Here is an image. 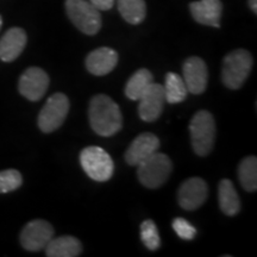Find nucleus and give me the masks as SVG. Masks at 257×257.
Returning <instances> with one entry per match:
<instances>
[{
  "mask_svg": "<svg viewBox=\"0 0 257 257\" xmlns=\"http://www.w3.org/2000/svg\"><path fill=\"white\" fill-rule=\"evenodd\" d=\"M88 118L93 131L101 137L113 136L123 126L119 106L105 94H98L91 99Z\"/></svg>",
  "mask_w": 257,
  "mask_h": 257,
  "instance_id": "nucleus-1",
  "label": "nucleus"
},
{
  "mask_svg": "<svg viewBox=\"0 0 257 257\" xmlns=\"http://www.w3.org/2000/svg\"><path fill=\"white\" fill-rule=\"evenodd\" d=\"M252 56L248 50L236 49L227 54L223 60L221 79L230 89H238L249 76L252 68Z\"/></svg>",
  "mask_w": 257,
  "mask_h": 257,
  "instance_id": "nucleus-2",
  "label": "nucleus"
},
{
  "mask_svg": "<svg viewBox=\"0 0 257 257\" xmlns=\"http://www.w3.org/2000/svg\"><path fill=\"white\" fill-rule=\"evenodd\" d=\"M193 150L199 156L211 153L216 137V123L211 112L201 110L193 115L189 124Z\"/></svg>",
  "mask_w": 257,
  "mask_h": 257,
  "instance_id": "nucleus-3",
  "label": "nucleus"
},
{
  "mask_svg": "<svg viewBox=\"0 0 257 257\" xmlns=\"http://www.w3.org/2000/svg\"><path fill=\"white\" fill-rule=\"evenodd\" d=\"M138 180L144 187L159 188L169 179L173 170V163L165 154L154 153L137 166Z\"/></svg>",
  "mask_w": 257,
  "mask_h": 257,
  "instance_id": "nucleus-4",
  "label": "nucleus"
},
{
  "mask_svg": "<svg viewBox=\"0 0 257 257\" xmlns=\"http://www.w3.org/2000/svg\"><path fill=\"white\" fill-rule=\"evenodd\" d=\"M66 12L70 22L82 34L93 36L101 29L100 11L86 0H66Z\"/></svg>",
  "mask_w": 257,
  "mask_h": 257,
  "instance_id": "nucleus-5",
  "label": "nucleus"
},
{
  "mask_svg": "<svg viewBox=\"0 0 257 257\" xmlns=\"http://www.w3.org/2000/svg\"><path fill=\"white\" fill-rule=\"evenodd\" d=\"M80 163L86 174L94 181L105 182L113 174V161L100 147L85 148L80 154Z\"/></svg>",
  "mask_w": 257,
  "mask_h": 257,
  "instance_id": "nucleus-6",
  "label": "nucleus"
},
{
  "mask_svg": "<svg viewBox=\"0 0 257 257\" xmlns=\"http://www.w3.org/2000/svg\"><path fill=\"white\" fill-rule=\"evenodd\" d=\"M69 112V100L63 93H55L48 99L38 114V127L46 134L59 128Z\"/></svg>",
  "mask_w": 257,
  "mask_h": 257,
  "instance_id": "nucleus-7",
  "label": "nucleus"
},
{
  "mask_svg": "<svg viewBox=\"0 0 257 257\" xmlns=\"http://www.w3.org/2000/svg\"><path fill=\"white\" fill-rule=\"evenodd\" d=\"M54 229L46 220L36 219L28 223L22 230L21 243L28 251H40L53 239Z\"/></svg>",
  "mask_w": 257,
  "mask_h": 257,
  "instance_id": "nucleus-8",
  "label": "nucleus"
},
{
  "mask_svg": "<svg viewBox=\"0 0 257 257\" xmlns=\"http://www.w3.org/2000/svg\"><path fill=\"white\" fill-rule=\"evenodd\" d=\"M49 87V76L43 69L37 67L28 68L19 79L18 89L28 100L37 101L46 94Z\"/></svg>",
  "mask_w": 257,
  "mask_h": 257,
  "instance_id": "nucleus-9",
  "label": "nucleus"
},
{
  "mask_svg": "<svg viewBox=\"0 0 257 257\" xmlns=\"http://www.w3.org/2000/svg\"><path fill=\"white\" fill-rule=\"evenodd\" d=\"M207 184L201 178H191L182 182L178 192L179 205L186 211L197 210L206 201Z\"/></svg>",
  "mask_w": 257,
  "mask_h": 257,
  "instance_id": "nucleus-10",
  "label": "nucleus"
},
{
  "mask_svg": "<svg viewBox=\"0 0 257 257\" xmlns=\"http://www.w3.org/2000/svg\"><path fill=\"white\" fill-rule=\"evenodd\" d=\"M165 102V87L160 83L153 82L140 98L138 114L141 119L144 121H155L162 113Z\"/></svg>",
  "mask_w": 257,
  "mask_h": 257,
  "instance_id": "nucleus-11",
  "label": "nucleus"
},
{
  "mask_svg": "<svg viewBox=\"0 0 257 257\" xmlns=\"http://www.w3.org/2000/svg\"><path fill=\"white\" fill-rule=\"evenodd\" d=\"M184 81L187 91L192 94H201L207 87V66L200 57L193 56L185 61L182 66Z\"/></svg>",
  "mask_w": 257,
  "mask_h": 257,
  "instance_id": "nucleus-12",
  "label": "nucleus"
},
{
  "mask_svg": "<svg viewBox=\"0 0 257 257\" xmlns=\"http://www.w3.org/2000/svg\"><path fill=\"white\" fill-rule=\"evenodd\" d=\"M160 148V140L154 134L144 133L137 136L125 153V161L130 166H138Z\"/></svg>",
  "mask_w": 257,
  "mask_h": 257,
  "instance_id": "nucleus-13",
  "label": "nucleus"
},
{
  "mask_svg": "<svg viewBox=\"0 0 257 257\" xmlns=\"http://www.w3.org/2000/svg\"><path fill=\"white\" fill-rule=\"evenodd\" d=\"M192 17L199 24L219 28L223 14V4L220 0H199L189 4Z\"/></svg>",
  "mask_w": 257,
  "mask_h": 257,
  "instance_id": "nucleus-14",
  "label": "nucleus"
},
{
  "mask_svg": "<svg viewBox=\"0 0 257 257\" xmlns=\"http://www.w3.org/2000/svg\"><path fill=\"white\" fill-rule=\"evenodd\" d=\"M118 63L117 51L101 47L91 51L86 57V68L93 75L102 76L112 72Z\"/></svg>",
  "mask_w": 257,
  "mask_h": 257,
  "instance_id": "nucleus-15",
  "label": "nucleus"
},
{
  "mask_svg": "<svg viewBox=\"0 0 257 257\" xmlns=\"http://www.w3.org/2000/svg\"><path fill=\"white\" fill-rule=\"evenodd\" d=\"M27 34L23 29L12 28L5 32L0 40V60L12 62L23 53L27 46Z\"/></svg>",
  "mask_w": 257,
  "mask_h": 257,
  "instance_id": "nucleus-16",
  "label": "nucleus"
},
{
  "mask_svg": "<svg viewBox=\"0 0 257 257\" xmlns=\"http://www.w3.org/2000/svg\"><path fill=\"white\" fill-rule=\"evenodd\" d=\"M44 249L48 257H76L81 255L82 245L75 237L62 236L51 239Z\"/></svg>",
  "mask_w": 257,
  "mask_h": 257,
  "instance_id": "nucleus-17",
  "label": "nucleus"
},
{
  "mask_svg": "<svg viewBox=\"0 0 257 257\" xmlns=\"http://www.w3.org/2000/svg\"><path fill=\"white\" fill-rule=\"evenodd\" d=\"M218 199L220 210L226 216H236L240 210V200L236 188L230 180L224 179L218 187Z\"/></svg>",
  "mask_w": 257,
  "mask_h": 257,
  "instance_id": "nucleus-18",
  "label": "nucleus"
},
{
  "mask_svg": "<svg viewBox=\"0 0 257 257\" xmlns=\"http://www.w3.org/2000/svg\"><path fill=\"white\" fill-rule=\"evenodd\" d=\"M153 82V74L149 70L138 69L126 82V86H125V95L130 100H140L143 93L150 87V85Z\"/></svg>",
  "mask_w": 257,
  "mask_h": 257,
  "instance_id": "nucleus-19",
  "label": "nucleus"
},
{
  "mask_svg": "<svg viewBox=\"0 0 257 257\" xmlns=\"http://www.w3.org/2000/svg\"><path fill=\"white\" fill-rule=\"evenodd\" d=\"M118 11L128 24L137 25L147 16V5L144 0H118Z\"/></svg>",
  "mask_w": 257,
  "mask_h": 257,
  "instance_id": "nucleus-20",
  "label": "nucleus"
},
{
  "mask_svg": "<svg viewBox=\"0 0 257 257\" xmlns=\"http://www.w3.org/2000/svg\"><path fill=\"white\" fill-rule=\"evenodd\" d=\"M165 95L166 101L169 104H179L184 101L187 96V87H186L184 79L179 74L170 72L166 75Z\"/></svg>",
  "mask_w": 257,
  "mask_h": 257,
  "instance_id": "nucleus-21",
  "label": "nucleus"
},
{
  "mask_svg": "<svg viewBox=\"0 0 257 257\" xmlns=\"http://www.w3.org/2000/svg\"><path fill=\"white\" fill-rule=\"evenodd\" d=\"M238 179L242 187L248 192L257 189V159L248 156L240 161L238 166Z\"/></svg>",
  "mask_w": 257,
  "mask_h": 257,
  "instance_id": "nucleus-22",
  "label": "nucleus"
},
{
  "mask_svg": "<svg viewBox=\"0 0 257 257\" xmlns=\"http://www.w3.org/2000/svg\"><path fill=\"white\" fill-rule=\"evenodd\" d=\"M141 239L148 249L155 251L160 248L161 239L156 224L153 220H144L141 225Z\"/></svg>",
  "mask_w": 257,
  "mask_h": 257,
  "instance_id": "nucleus-23",
  "label": "nucleus"
},
{
  "mask_svg": "<svg viewBox=\"0 0 257 257\" xmlns=\"http://www.w3.org/2000/svg\"><path fill=\"white\" fill-rule=\"evenodd\" d=\"M23 184L22 174L16 169H6L0 172V193H10L21 187Z\"/></svg>",
  "mask_w": 257,
  "mask_h": 257,
  "instance_id": "nucleus-24",
  "label": "nucleus"
},
{
  "mask_svg": "<svg viewBox=\"0 0 257 257\" xmlns=\"http://www.w3.org/2000/svg\"><path fill=\"white\" fill-rule=\"evenodd\" d=\"M173 229L180 238L185 240H192L197 234V230L193 225L184 218H175L173 220Z\"/></svg>",
  "mask_w": 257,
  "mask_h": 257,
  "instance_id": "nucleus-25",
  "label": "nucleus"
},
{
  "mask_svg": "<svg viewBox=\"0 0 257 257\" xmlns=\"http://www.w3.org/2000/svg\"><path fill=\"white\" fill-rule=\"evenodd\" d=\"M92 5H94L99 11H107L113 8L114 0H89Z\"/></svg>",
  "mask_w": 257,
  "mask_h": 257,
  "instance_id": "nucleus-26",
  "label": "nucleus"
},
{
  "mask_svg": "<svg viewBox=\"0 0 257 257\" xmlns=\"http://www.w3.org/2000/svg\"><path fill=\"white\" fill-rule=\"evenodd\" d=\"M249 8L253 14H257V0H249Z\"/></svg>",
  "mask_w": 257,
  "mask_h": 257,
  "instance_id": "nucleus-27",
  "label": "nucleus"
},
{
  "mask_svg": "<svg viewBox=\"0 0 257 257\" xmlns=\"http://www.w3.org/2000/svg\"><path fill=\"white\" fill-rule=\"evenodd\" d=\"M2 27H3V18L2 16H0V29H2Z\"/></svg>",
  "mask_w": 257,
  "mask_h": 257,
  "instance_id": "nucleus-28",
  "label": "nucleus"
}]
</instances>
